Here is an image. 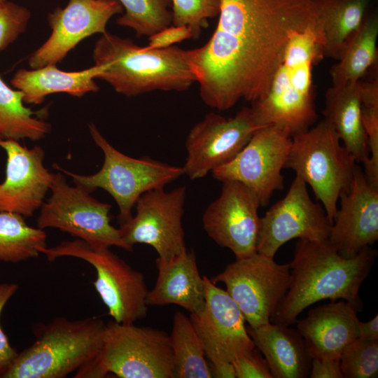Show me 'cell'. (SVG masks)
<instances>
[{"label": "cell", "instance_id": "6da1fadb", "mask_svg": "<svg viewBox=\"0 0 378 378\" xmlns=\"http://www.w3.org/2000/svg\"><path fill=\"white\" fill-rule=\"evenodd\" d=\"M318 18L312 0H220L210 38L186 50L203 102L226 111L262 97L293 34Z\"/></svg>", "mask_w": 378, "mask_h": 378}, {"label": "cell", "instance_id": "7a4b0ae2", "mask_svg": "<svg viewBox=\"0 0 378 378\" xmlns=\"http://www.w3.org/2000/svg\"><path fill=\"white\" fill-rule=\"evenodd\" d=\"M375 257L370 246L346 258L328 240L298 239L289 263V287L270 321L288 326L296 323L302 311L323 300L342 299L361 311L359 290Z\"/></svg>", "mask_w": 378, "mask_h": 378}, {"label": "cell", "instance_id": "3957f363", "mask_svg": "<svg viewBox=\"0 0 378 378\" xmlns=\"http://www.w3.org/2000/svg\"><path fill=\"white\" fill-rule=\"evenodd\" d=\"M323 43L318 18L293 34L267 92L250 107L258 127L272 126L292 138L315 123L312 70L325 55Z\"/></svg>", "mask_w": 378, "mask_h": 378}, {"label": "cell", "instance_id": "277c9868", "mask_svg": "<svg viewBox=\"0 0 378 378\" xmlns=\"http://www.w3.org/2000/svg\"><path fill=\"white\" fill-rule=\"evenodd\" d=\"M92 58L94 64L107 65L97 78L127 97L154 90L182 92L197 82L186 50L176 46L148 49L106 31L97 41Z\"/></svg>", "mask_w": 378, "mask_h": 378}, {"label": "cell", "instance_id": "5b68a950", "mask_svg": "<svg viewBox=\"0 0 378 378\" xmlns=\"http://www.w3.org/2000/svg\"><path fill=\"white\" fill-rule=\"evenodd\" d=\"M106 323L98 318L58 317L34 330L35 340L18 353L1 378H64L98 354Z\"/></svg>", "mask_w": 378, "mask_h": 378}, {"label": "cell", "instance_id": "8992f818", "mask_svg": "<svg viewBox=\"0 0 378 378\" xmlns=\"http://www.w3.org/2000/svg\"><path fill=\"white\" fill-rule=\"evenodd\" d=\"M174 378L169 335L152 327L110 321L97 356L80 368L76 378Z\"/></svg>", "mask_w": 378, "mask_h": 378}, {"label": "cell", "instance_id": "52a82bcc", "mask_svg": "<svg viewBox=\"0 0 378 378\" xmlns=\"http://www.w3.org/2000/svg\"><path fill=\"white\" fill-rule=\"evenodd\" d=\"M356 164L332 125L323 118L292 137L285 167L309 185L332 223L340 195L351 188Z\"/></svg>", "mask_w": 378, "mask_h": 378}, {"label": "cell", "instance_id": "ba28073f", "mask_svg": "<svg viewBox=\"0 0 378 378\" xmlns=\"http://www.w3.org/2000/svg\"><path fill=\"white\" fill-rule=\"evenodd\" d=\"M89 130L104 153L102 168L95 174L84 176L55 167L90 193L97 188L108 192L118 206L120 225L132 216V209L142 194L164 188L184 174L182 167L172 166L149 157L134 158L123 154L107 141L92 122L89 124Z\"/></svg>", "mask_w": 378, "mask_h": 378}, {"label": "cell", "instance_id": "9c48e42d", "mask_svg": "<svg viewBox=\"0 0 378 378\" xmlns=\"http://www.w3.org/2000/svg\"><path fill=\"white\" fill-rule=\"evenodd\" d=\"M110 247L92 246L80 239L40 249L52 262L61 257L85 260L96 271L94 286L113 321L134 323L148 312V289L144 274L112 252Z\"/></svg>", "mask_w": 378, "mask_h": 378}, {"label": "cell", "instance_id": "30bf717a", "mask_svg": "<svg viewBox=\"0 0 378 378\" xmlns=\"http://www.w3.org/2000/svg\"><path fill=\"white\" fill-rule=\"evenodd\" d=\"M50 190L51 195L40 208L38 228L58 229L92 246H114L132 251L119 228L111 224V204L97 200L79 186L69 185L60 172L53 173Z\"/></svg>", "mask_w": 378, "mask_h": 378}, {"label": "cell", "instance_id": "8fae6325", "mask_svg": "<svg viewBox=\"0 0 378 378\" xmlns=\"http://www.w3.org/2000/svg\"><path fill=\"white\" fill-rule=\"evenodd\" d=\"M223 283L251 328L270 322L289 287V263L256 252L236 259L211 279Z\"/></svg>", "mask_w": 378, "mask_h": 378}, {"label": "cell", "instance_id": "7c38bea8", "mask_svg": "<svg viewBox=\"0 0 378 378\" xmlns=\"http://www.w3.org/2000/svg\"><path fill=\"white\" fill-rule=\"evenodd\" d=\"M186 196L185 186L168 192L154 189L142 194L134 205L135 216L119 227L123 241L132 251L136 244L150 245L165 260L186 251L182 225Z\"/></svg>", "mask_w": 378, "mask_h": 378}, {"label": "cell", "instance_id": "4fadbf2b", "mask_svg": "<svg viewBox=\"0 0 378 378\" xmlns=\"http://www.w3.org/2000/svg\"><path fill=\"white\" fill-rule=\"evenodd\" d=\"M292 138L272 126L258 129L230 162L214 169L213 177L221 182L235 181L256 195L260 206L269 203L274 192L284 189V176Z\"/></svg>", "mask_w": 378, "mask_h": 378}, {"label": "cell", "instance_id": "5bb4252c", "mask_svg": "<svg viewBox=\"0 0 378 378\" xmlns=\"http://www.w3.org/2000/svg\"><path fill=\"white\" fill-rule=\"evenodd\" d=\"M332 224L324 208L311 199L305 182L296 176L286 195L260 218L256 251L274 258L291 239L328 240Z\"/></svg>", "mask_w": 378, "mask_h": 378}, {"label": "cell", "instance_id": "9a60e30c", "mask_svg": "<svg viewBox=\"0 0 378 378\" xmlns=\"http://www.w3.org/2000/svg\"><path fill=\"white\" fill-rule=\"evenodd\" d=\"M260 127L254 122L250 107H243L234 117L210 112L190 130L186 141L187 157L182 167L190 179L232 160Z\"/></svg>", "mask_w": 378, "mask_h": 378}, {"label": "cell", "instance_id": "2e32d148", "mask_svg": "<svg viewBox=\"0 0 378 378\" xmlns=\"http://www.w3.org/2000/svg\"><path fill=\"white\" fill-rule=\"evenodd\" d=\"M203 278L204 308L189 317L211 363H232L237 356L253 351L255 344L236 302L225 290L216 286L207 276Z\"/></svg>", "mask_w": 378, "mask_h": 378}, {"label": "cell", "instance_id": "e0dca14e", "mask_svg": "<svg viewBox=\"0 0 378 378\" xmlns=\"http://www.w3.org/2000/svg\"><path fill=\"white\" fill-rule=\"evenodd\" d=\"M222 183L220 195L204 213V229L217 244L229 248L236 259L248 257L257 252L259 200L240 182Z\"/></svg>", "mask_w": 378, "mask_h": 378}, {"label": "cell", "instance_id": "ac0fdd59", "mask_svg": "<svg viewBox=\"0 0 378 378\" xmlns=\"http://www.w3.org/2000/svg\"><path fill=\"white\" fill-rule=\"evenodd\" d=\"M118 0H68L47 16L51 34L29 58L32 69L61 62L84 38L106 32V25L116 14L122 13Z\"/></svg>", "mask_w": 378, "mask_h": 378}, {"label": "cell", "instance_id": "d6986e66", "mask_svg": "<svg viewBox=\"0 0 378 378\" xmlns=\"http://www.w3.org/2000/svg\"><path fill=\"white\" fill-rule=\"evenodd\" d=\"M6 154V176L0 183V212L9 211L31 217L40 209L50 190L53 173L43 164L40 146L29 148L19 141H0Z\"/></svg>", "mask_w": 378, "mask_h": 378}, {"label": "cell", "instance_id": "ffe728a7", "mask_svg": "<svg viewBox=\"0 0 378 378\" xmlns=\"http://www.w3.org/2000/svg\"><path fill=\"white\" fill-rule=\"evenodd\" d=\"M339 200L328 241L350 258L378 239V188L368 183L356 164L351 188Z\"/></svg>", "mask_w": 378, "mask_h": 378}, {"label": "cell", "instance_id": "44dd1931", "mask_svg": "<svg viewBox=\"0 0 378 378\" xmlns=\"http://www.w3.org/2000/svg\"><path fill=\"white\" fill-rule=\"evenodd\" d=\"M358 312L352 304L334 300L310 309L298 320L297 330L312 359L340 360L344 348L358 337Z\"/></svg>", "mask_w": 378, "mask_h": 378}, {"label": "cell", "instance_id": "7402d4cb", "mask_svg": "<svg viewBox=\"0 0 378 378\" xmlns=\"http://www.w3.org/2000/svg\"><path fill=\"white\" fill-rule=\"evenodd\" d=\"M158 276L148 290V305L176 304L190 314L201 311L205 304V285L198 270L196 257L187 249L165 260H155Z\"/></svg>", "mask_w": 378, "mask_h": 378}, {"label": "cell", "instance_id": "603a6c76", "mask_svg": "<svg viewBox=\"0 0 378 378\" xmlns=\"http://www.w3.org/2000/svg\"><path fill=\"white\" fill-rule=\"evenodd\" d=\"M246 329L255 346L263 354L273 378L309 377L312 358L297 329L271 321Z\"/></svg>", "mask_w": 378, "mask_h": 378}, {"label": "cell", "instance_id": "cb8c5ba5", "mask_svg": "<svg viewBox=\"0 0 378 378\" xmlns=\"http://www.w3.org/2000/svg\"><path fill=\"white\" fill-rule=\"evenodd\" d=\"M106 68V64H94L82 71H64L55 64H49L32 70L20 69L13 75L10 83L23 93L24 104L38 105L51 94L67 93L80 97L97 92L99 86L94 80Z\"/></svg>", "mask_w": 378, "mask_h": 378}, {"label": "cell", "instance_id": "d4e9b609", "mask_svg": "<svg viewBox=\"0 0 378 378\" xmlns=\"http://www.w3.org/2000/svg\"><path fill=\"white\" fill-rule=\"evenodd\" d=\"M323 113L355 162L364 164L368 158V149L361 119L360 80L332 85L325 94Z\"/></svg>", "mask_w": 378, "mask_h": 378}, {"label": "cell", "instance_id": "484cf974", "mask_svg": "<svg viewBox=\"0 0 378 378\" xmlns=\"http://www.w3.org/2000/svg\"><path fill=\"white\" fill-rule=\"evenodd\" d=\"M378 14L368 13L360 25L345 41L337 62L330 69L332 85L359 81L376 64Z\"/></svg>", "mask_w": 378, "mask_h": 378}, {"label": "cell", "instance_id": "4316f807", "mask_svg": "<svg viewBox=\"0 0 378 378\" xmlns=\"http://www.w3.org/2000/svg\"><path fill=\"white\" fill-rule=\"evenodd\" d=\"M324 36L326 56L338 59L346 39L360 25L371 0H312Z\"/></svg>", "mask_w": 378, "mask_h": 378}, {"label": "cell", "instance_id": "83f0119b", "mask_svg": "<svg viewBox=\"0 0 378 378\" xmlns=\"http://www.w3.org/2000/svg\"><path fill=\"white\" fill-rule=\"evenodd\" d=\"M23 97L20 90L10 88L0 76V141H36L50 132V124L41 117L47 110L33 111L25 106Z\"/></svg>", "mask_w": 378, "mask_h": 378}, {"label": "cell", "instance_id": "f1b7e54d", "mask_svg": "<svg viewBox=\"0 0 378 378\" xmlns=\"http://www.w3.org/2000/svg\"><path fill=\"white\" fill-rule=\"evenodd\" d=\"M174 365V378H211L203 344L190 317L177 311L169 335Z\"/></svg>", "mask_w": 378, "mask_h": 378}, {"label": "cell", "instance_id": "f546056e", "mask_svg": "<svg viewBox=\"0 0 378 378\" xmlns=\"http://www.w3.org/2000/svg\"><path fill=\"white\" fill-rule=\"evenodd\" d=\"M46 232L29 226L22 216L0 212V261L18 263L36 258L46 246Z\"/></svg>", "mask_w": 378, "mask_h": 378}, {"label": "cell", "instance_id": "4dcf8cb0", "mask_svg": "<svg viewBox=\"0 0 378 378\" xmlns=\"http://www.w3.org/2000/svg\"><path fill=\"white\" fill-rule=\"evenodd\" d=\"M125 13L116 20L137 37L150 36L172 24L171 0H118Z\"/></svg>", "mask_w": 378, "mask_h": 378}, {"label": "cell", "instance_id": "1f68e13d", "mask_svg": "<svg viewBox=\"0 0 378 378\" xmlns=\"http://www.w3.org/2000/svg\"><path fill=\"white\" fill-rule=\"evenodd\" d=\"M360 85V108L363 125L367 136L368 158L364 164L365 176L370 184L378 188V76H373Z\"/></svg>", "mask_w": 378, "mask_h": 378}, {"label": "cell", "instance_id": "d6a6232c", "mask_svg": "<svg viewBox=\"0 0 378 378\" xmlns=\"http://www.w3.org/2000/svg\"><path fill=\"white\" fill-rule=\"evenodd\" d=\"M340 364L344 378L377 377L378 340L357 337L343 350Z\"/></svg>", "mask_w": 378, "mask_h": 378}, {"label": "cell", "instance_id": "836d02e7", "mask_svg": "<svg viewBox=\"0 0 378 378\" xmlns=\"http://www.w3.org/2000/svg\"><path fill=\"white\" fill-rule=\"evenodd\" d=\"M172 25L186 26L192 38L200 37L202 29L208 27V20L218 15L220 0H171Z\"/></svg>", "mask_w": 378, "mask_h": 378}, {"label": "cell", "instance_id": "e575fe53", "mask_svg": "<svg viewBox=\"0 0 378 378\" xmlns=\"http://www.w3.org/2000/svg\"><path fill=\"white\" fill-rule=\"evenodd\" d=\"M30 18L24 6L8 1L0 5V51L25 31Z\"/></svg>", "mask_w": 378, "mask_h": 378}, {"label": "cell", "instance_id": "d590c367", "mask_svg": "<svg viewBox=\"0 0 378 378\" xmlns=\"http://www.w3.org/2000/svg\"><path fill=\"white\" fill-rule=\"evenodd\" d=\"M236 378H273L265 358L255 349L237 356L232 362Z\"/></svg>", "mask_w": 378, "mask_h": 378}, {"label": "cell", "instance_id": "8d00e7d4", "mask_svg": "<svg viewBox=\"0 0 378 378\" xmlns=\"http://www.w3.org/2000/svg\"><path fill=\"white\" fill-rule=\"evenodd\" d=\"M18 287L15 283L0 284V316L4 307L17 292ZM17 354L16 349L10 345L0 326V378L8 369Z\"/></svg>", "mask_w": 378, "mask_h": 378}, {"label": "cell", "instance_id": "74e56055", "mask_svg": "<svg viewBox=\"0 0 378 378\" xmlns=\"http://www.w3.org/2000/svg\"><path fill=\"white\" fill-rule=\"evenodd\" d=\"M192 38L191 29L186 26L170 25L148 38V49H162Z\"/></svg>", "mask_w": 378, "mask_h": 378}, {"label": "cell", "instance_id": "f35d334b", "mask_svg": "<svg viewBox=\"0 0 378 378\" xmlns=\"http://www.w3.org/2000/svg\"><path fill=\"white\" fill-rule=\"evenodd\" d=\"M309 377L310 378H344L340 360L312 359Z\"/></svg>", "mask_w": 378, "mask_h": 378}, {"label": "cell", "instance_id": "ab89813d", "mask_svg": "<svg viewBox=\"0 0 378 378\" xmlns=\"http://www.w3.org/2000/svg\"><path fill=\"white\" fill-rule=\"evenodd\" d=\"M358 337L366 340H378V315L367 322L359 321Z\"/></svg>", "mask_w": 378, "mask_h": 378}, {"label": "cell", "instance_id": "60d3db41", "mask_svg": "<svg viewBox=\"0 0 378 378\" xmlns=\"http://www.w3.org/2000/svg\"><path fill=\"white\" fill-rule=\"evenodd\" d=\"M212 377L236 378V373L232 363L211 364Z\"/></svg>", "mask_w": 378, "mask_h": 378}, {"label": "cell", "instance_id": "b9f144b4", "mask_svg": "<svg viewBox=\"0 0 378 378\" xmlns=\"http://www.w3.org/2000/svg\"><path fill=\"white\" fill-rule=\"evenodd\" d=\"M7 0H0V5L4 3Z\"/></svg>", "mask_w": 378, "mask_h": 378}]
</instances>
